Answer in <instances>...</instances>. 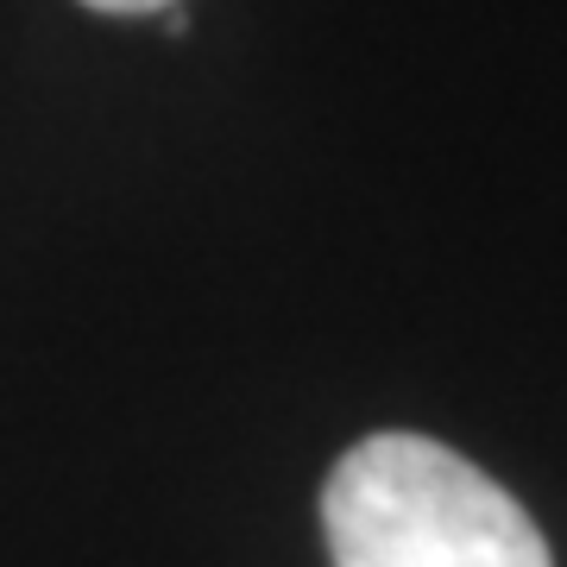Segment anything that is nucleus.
<instances>
[{"instance_id":"1","label":"nucleus","mask_w":567,"mask_h":567,"mask_svg":"<svg viewBox=\"0 0 567 567\" xmlns=\"http://www.w3.org/2000/svg\"><path fill=\"white\" fill-rule=\"evenodd\" d=\"M322 529L334 567H555L536 517L492 473L410 429L334 461Z\"/></svg>"},{"instance_id":"2","label":"nucleus","mask_w":567,"mask_h":567,"mask_svg":"<svg viewBox=\"0 0 567 567\" xmlns=\"http://www.w3.org/2000/svg\"><path fill=\"white\" fill-rule=\"evenodd\" d=\"M95 13H158V7H177V0H82Z\"/></svg>"}]
</instances>
